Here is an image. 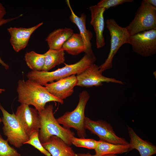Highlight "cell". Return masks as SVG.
Listing matches in <instances>:
<instances>
[{
    "label": "cell",
    "mask_w": 156,
    "mask_h": 156,
    "mask_svg": "<svg viewBox=\"0 0 156 156\" xmlns=\"http://www.w3.org/2000/svg\"><path fill=\"white\" fill-rule=\"evenodd\" d=\"M16 90L18 101L34 106L38 112L44 109L47 102L55 101L61 104L64 102L51 94L45 86L29 79L19 80Z\"/></svg>",
    "instance_id": "cell-1"
},
{
    "label": "cell",
    "mask_w": 156,
    "mask_h": 156,
    "mask_svg": "<svg viewBox=\"0 0 156 156\" xmlns=\"http://www.w3.org/2000/svg\"><path fill=\"white\" fill-rule=\"evenodd\" d=\"M96 58L94 54L86 53L78 62L71 64H65V66L52 71L32 70L26 75L28 79L42 86L48 82L65 78L73 75L78 74L94 63Z\"/></svg>",
    "instance_id": "cell-2"
},
{
    "label": "cell",
    "mask_w": 156,
    "mask_h": 156,
    "mask_svg": "<svg viewBox=\"0 0 156 156\" xmlns=\"http://www.w3.org/2000/svg\"><path fill=\"white\" fill-rule=\"evenodd\" d=\"M53 109L52 105H49L46 106L42 111L38 112L40 122L39 140L42 144L51 136L55 135L61 138L70 146L72 144V140L75 133L70 129L60 125L54 116Z\"/></svg>",
    "instance_id": "cell-3"
},
{
    "label": "cell",
    "mask_w": 156,
    "mask_h": 156,
    "mask_svg": "<svg viewBox=\"0 0 156 156\" xmlns=\"http://www.w3.org/2000/svg\"><path fill=\"white\" fill-rule=\"evenodd\" d=\"M89 98L87 91H82L79 94V102L75 108L71 112H65L56 119L59 123L64 127L68 129L73 128L76 130L80 138H85L86 136L84 125L86 117L84 113Z\"/></svg>",
    "instance_id": "cell-4"
},
{
    "label": "cell",
    "mask_w": 156,
    "mask_h": 156,
    "mask_svg": "<svg viewBox=\"0 0 156 156\" xmlns=\"http://www.w3.org/2000/svg\"><path fill=\"white\" fill-rule=\"evenodd\" d=\"M130 36L152 29H156V7L142 0L134 17L125 27Z\"/></svg>",
    "instance_id": "cell-5"
},
{
    "label": "cell",
    "mask_w": 156,
    "mask_h": 156,
    "mask_svg": "<svg viewBox=\"0 0 156 156\" xmlns=\"http://www.w3.org/2000/svg\"><path fill=\"white\" fill-rule=\"evenodd\" d=\"M106 27L110 36V47L107 57L99 66L101 72L111 69L114 57L120 47L125 44H129L130 36L125 27L119 26L113 19H107Z\"/></svg>",
    "instance_id": "cell-6"
},
{
    "label": "cell",
    "mask_w": 156,
    "mask_h": 156,
    "mask_svg": "<svg viewBox=\"0 0 156 156\" xmlns=\"http://www.w3.org/2000/svg\"><path fill=\"white\" fill-rule=\"evenodd\" d=\"M0 109L3 114L1 119L3 125V134L11 144L16 148H20L28 140L29 136L25 131L14 113H9L0 104Z\"/></svg>",
    "instance_id": "cell-7"
},
{
    "label": "cell",
    "mask_w": 156,
    "mask_h": 156,
    "mask_svg": "<svg viewBox=\"0 0 156 156\" xmlns=\"http://www.w3.org/2000/svg\"><path fill=\"white\" fill-rule=\"evenodd\" d=\"M84 125L85 129L98 136L99 140L116 144L129 143L125 138L116 135L111 125L103 120H93L85 117Z\"/></svg>",
    "instance_id": "cell-8"
},
{
    "label": "cell",
    "mask_w": 156,
    "mask_h": 156,
    "mask_svg": "<svg viewBox=\"0 0 156 156\" xmlns=\"http://www.w3.org/2000/svg\"><path fill=\"white\" fill-rule=\"evenodd\" d=\"M129 44L133 51L144 57L156 53V29L140 32L130 36Z\"/></svg>",
    "instance_id": "cell-9"
},
{
    "label": "cell",
    "mask_w": 156,
    "mask_h": 156,
    "mask_svg": "<svg viewBox=\"0 0 156 156\" xmlns=\"http://www.w3.org/2000/svg\"><path fill=\"white\" fill-rule=\"evenodd\" d=\"M77 86L90 87L102 86L103 83H113L124 85L125 82L114 78L108 77L103 75L99 66L94 63L92 64L81 73L76 75Z\"/></svg>",
    "instance_id": "cell-10"
},
{
    "label": "cell",
    "mask_w": 156,
    "mask_h": 156,
    "mask_svg": "<svg viewBox=\"0 0 156 156\" xmlns=\"http://www.w3.org/2000/svg\"><path fill=\"white\" fill-rule=\"evenodd\" d=\"M25 131L29 136L34 132H39L40 122L38 111L29 105L21 104L15 114Z\"/></svg>",
    "instance_id": "cell-11"
},
{
    "label": "cell",
    "mask_w": 156,
    "mask_h": 156,
    "mask_svg": "<svg viewBox=\"0 0 156 156\" xmlns=\"http://www.w3.org/2000/svg\"><path fill=\"white\" fill-rule=\"evenodd\" d=\"M77 79L75 75L62 78L55 82L47 83L45 87L55 97L63 100L71 96L74 88L77 86Z\"/></svg>",
    "instance_id": "cell-12"
},
{
    "label": "cell",
    "mask_w": 156,
    "mask_h": 156,
    "mask_svg": "<svg viewBox=\"0 0 156 156\" xmlns=\"http://www.w3.org/2000/svg\"><path fill=\"white\" fill-rule=\"evenodd\" d=\"M43 24V22H41L28 28L10 27L8 28V31L10 36V41L14 50L18 52L24 49L32 34Z\"/></svg>",
    "instance_id": "cell-13"
},
{
    "label": "cell",
    "mask_w": 156,
    "mask_h": 156,
    "mask_svg": "<svg viewBox=\"0 0 156 156\" xmlns=\"http://www.w3.org/2000/svg\"><path fill=\"white\" fill-rule=\"evenodd\" d=\"M89 9L91 12L90 23L93 27L96 34V48H101L105 44L103 32L105 27L103 15L106 9L99 7L97 5L90 6Z\"/></svg>",
    "instance_id": "cell-14"
},
{
    "label": "cell",
    "mask_w": 156,
    "mask_h": 156,
    "mask_svg": "<svg viewBox=\"0 0 156 156\" xmlns=\"http://www.w3.org/2000/svg\"><path fill=\"white\" fill-rule=\"evenodd\" d=\"M66 2L71 12V14L69 16L70 20L77 26L80 32L79 34L83 40L85 47V53L90 55L94 54L91 42L92 34L91 32L86 28V15L82 13L80 17L78 16L73 11L69 0H67Z\"/></svg>",
    "instance_id": "cell-15"
},
{
    "label": "cell",
    "mask_w": 156,
    "mask_h": 156,
    "mask_svg": "<svg viewBox=\"0 0 156 156\" xmlns=\"http://www.w3.org/2000/svg\"><path fill=\"white\" fill-rule=\"evenodd\" d=\"M42 144L51 156H77L72 148L57 136H51Z\"/></svg>",
    "instance_id": "cell-16"
},
{
    "label": "cell",
    "mask_w": 156,
    "mask_h": 156,
    "mask_svg": "<svg viewBox=\"0 0 156 156\" xmlns=\"http://www.w3.org/2000/svg\"><path fill=\"white\" fill-rule=\"evenodd\" d=\"M128 132L130 141L128 152L133 149L139 151L140 156H151L156 154V147L148 141L141 138L132 128L128 127Z\"/></svg>",
    "instance_id": "cell-17"
},
{
    "label": "cell",
    "mask_w": 156,
    "mask_h": 156,
    "mask_svg": "<svg viewBox=\"0 0 156 156\" xmlns=\"http://www.w3.org/2000/svg\"><path fill=\"white\" fill-rule=\"evenodd\" d=\"M73 33V30L70 28L58 29L50 33L45 41L49 49L60 50L64 43Z\"/></svg>",
    "instance_id": "cell-18"
},
{
    "label": "cell",
    "mask_w": 156,
    "mask_h": 156,
    "mask_svg": "<svg viewBox=\"0 0 156 156\" xmlns=\"http://www.w3.org/2000/svg\"><path fill=\"white\" fill-rule=\"evenodd\" d=\"M129 147V144L127 145L116 144L99 140L97 141L94 150L95 154L99 156H102L127 152Z\"/></svg>",
    "instance_id": "cell-19"
},
{
    "label": "cell",
    "mask_w": 156,
    "mask_h": 156,
    "mask_svg": "<svg viewBox=\"0 0 156 156\" xmlns=\"http://www.w3.org/2000/svg\"><path fill=\"white\" fill-rule=\"evenodd\" d=\"M61 49L72 55L85 52L84 43L80 34L73 33L64 43Z\"/></svg>",
    "instance_id": "cell-20"
},
{
    "label": "cell",
    "mask_w": 156,
    "mask_h": 156,
    "mask_svg": "<svg viewBox=\"0 0 156 156\" xmlns=\"http://www.w3.org/2000/svg\"><path fill=\"white\" fill-rule=\"evenodd\" d=\"M44 63L42 71H49L55 66L64 63L65 53L62 50H55L49 49L44 53Z\"/></svg>",
    "instance_id": "cell-21"
},
{
    "label": "cell",
    "mask_w": 156,
    "mask_h": 156,
    "mask_svg": "<svg viewBox=\"0 0 156 156\" xmlns=\"http://www.w3.org/2000/svg\"><path fill=\"white\" fill-rule=\"evenodd\" d=\"M25 59L26 64L32 70L42 71L44 63V54H40L34 51L26 53Z\"/></svg>",
    "instance_id": "cell-22"
},
{
    "label": "cell",
    "mask_w": 156,
    "mask_h": 156,
    "mask_svg": "<svg viewBox=\"0 0 156 156\" xmlns=\"http://www.w3.org/2000/svg\"><path fill=\"white\" fill-rule=\"evenodd\" d=\"M39 132L36 131L32 133L29 136L28 140L24 144H27L31 145L46 156H51L49 152L42 146L39 139Z\"/></svg>",
    "instance_id": "cell-23"
},
{
    "label": "cell",
    "mask_w": 156,
    "mask_h": 156,
    "mask_svg": "<svg viewBox=\"0 0 156 156\" xmlns=\"http://www.w3.org/2000/svg\"><path fill=\"white\" fill-rule=\"evenodd\" d=\"M0 156H21L16 150L9 145L7 140L3 139L0 134Z\"/></svg>",
    "instance_id": "cell-24"
},
{
    "label": "cell",
    "mask_w": 156,
    "mask_h": 156,
    "mask_svg": "<svg viewBox=\"0 0 156 156\" xmlns=\"http://www.w3.org/2000/svg\"><path fill=\"white\" fill-rule=\"evenodd\" d=\"M97 141L92 139L78 138L74 136L72 138V144L77 147L94 149L97 145Z\"/></svg>",
    "instance_id": "cell-25"
},
{
    "label": "cell",
    "mask_w": 156,
    "mask_h": 156,
    "mask_svg": "<svg viewBox=\"0 0 156 156\" xmlns=\"http://www.w3.org/2000/svg\"><path fill=\"white\" fill-rule=\"evenodd\" d=\"M133 0H101L96 5L99 7L105 8L106 10L110 8L116 7L126 2H132Z\"/></svg>",
    "instance_id": "cell-26"
},
{
    "label": "cell",
    "mask_w": 156,
    "mask_h": 156,
    "mask_svg": "<svg viewBox=\"0 0 156 156\" xmlns=\"http://www.w3.org/2000/svg\"><path fill=\"white\" fill-rule=\"evenodd\" d=\"M22 15H21L18 17H14L10 18L8 19H4L3 18L1 20H0V26L8 23L10 21H11L13 20H15L18 17H20ZM0 64H1L3 67H4L7 70L9 68V66L6 64L1 59L0 57Z\"/></svg>",
    "instance_id": "cell-27"
},
{
    "label": "cell",
    "mask_w": 156,
    "mask_h": 156,
    "mask_svg": "<svg viewBox=\"0 0 156 156\" xmlns=\"http://www.w3.org/2000/svg\"><path fill=\"white\" fill-rule=\"evenodd\" d=\"M6 13L5 8L0 3V20L3 19V17Z\"/></svg>",
    "instance_id": "cell-28"
},
{
    "label": "cell",
    "mask_w": 156,
    "mask_h": 156,
    "mask_svg": "<svg viewBox=\"0 0 156 156\" xmlns=\"http://www.w3.org/2000/svg\"><path fill=\"white\" fill-rule=\"evenodd\" d=\"M77 156H99L96 155H92L89 153H79L77 154ZM102 156H118L115 154H109L108 155H105Z\"/></svg>",
    "instance_id": "cell-29"
},
{
    "label": "cell",
    "mask_w": 156,
    "mask_h": 156,
    "mask_svg": "<svg viewBox=\"0 0 156 156\" xmlns=\"http://www.w3.org/2000/svg\"><path fill=\"white\" fill-rule=\"evenodd\" d=\"M146 1L152 6L156 7V0H146Z\"/></svg>",
    "instance_id": "cell-30"
},
{
    "label": "cell",
    "mask_w": 156,
    "mask_h": 156,
    "mask_svg": "<svg viewBox=\"0 0 156 156\" xmlns=\"http://www.w3.org/2000/svg\"><path fill=\"white\" fill-rule=\"evenodd\" d=\"M5 91L4 89L0 88V94H1L2 92Z\"/></svg>",
    "instance_id": "cell-31"
},
{
    "label": "cell",
    "mask_w": 156,
    "mask_h": 156,
    "mask_svg": "<svg viewBox=\"0 0 156 156\" xmlns=\"http://www.w3.org/2000/svg\"><path fill=\"white\" fill-rule=\"evenodd\" d=\"M1 122H2V119H1V118L0 117V123Z\"/></svg>",
    "instance_id": "cell-32"
}]
</instances>
